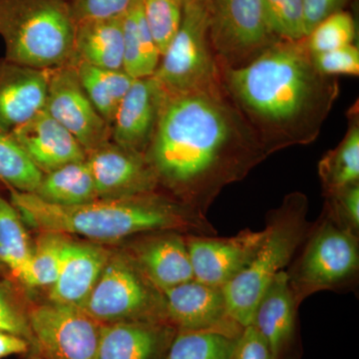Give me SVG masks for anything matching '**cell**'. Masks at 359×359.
<instances>
[{"mask_svg": "<svg viewBox=\"0 0 359 359\" xmlns=\"http://www.w3.org/2000/svg\"><path fill=\"white\" fill-rule=\"evenodd\" d=\"M30 359H40L39 356L35 355V354H32V358Z\"/></svg>", "mask_w": 359, "mask_h": 359, "instance_id": "60d3db41", "label": "cell"}, {"mask_svg": "<svg viewBox=\"0 0 359 359\" xmlns=\"http://www.w3.org/2000/svg\"><path fill=\"white\" fill-rule=\"evenodd\" d=\"M355 37V21L351 13L341 11L316 25L306 41L311 53L316 54L354 44Z\"/></svg>", "mask_w": 359, "mask_h": 359, "instance_id": "1f68e13d", "label": "cell"}, {"mask_svg": "<svg viewBox=\"0 0 359 359\" xmlns=\"http://www.w3.org/2000/svg\"><path fill=\"white\" fill-rule=\"evenodd\" d=\"M98 199H124L156 192L157 175L146 155L113 141L87 153Z\"/></svg>", "mask_w": 359, "mask_h": 359, "instance_id": "5bb4252c", "label": "cell"}, {"mask_svg": "<svg viewBox=\"0 0 359 359\" xmlns=\"http://www.w3.org/2000/svg\"><path fill=\"white\" fill-rule=\"evenodd\" d=\"M44 109L75 137L86 153L111 141V126L82 88L74 61L49 70Z\"/></svg>", "mask_w": 359, "mask_h": 359, "instance_id": "8fae6325", "label": "cell"}, {"mask_svg": "<svg viewBox=\"0 0 359 359\" xmlns=\"http://www.w3.org/2000/svg\"><path fill=\"white\" fill-rule=\"evenodd\" d=\"M100 325L167 321L162 290L151 283L128 250L111 252L95 287L81 309Z\"/></svg>", "mask_w": 359, "mask_h": 359, "instance_id": "ba28073f", "label": "cell"}, {"mask_svg": "<svg viewBox=\"0 0 359 359\" xmlns=\"http://www.w3.org/2000/svg\"><path fill=\"white\" fill-rule=\"evenodd\" d=\"M299 309L287 273L280 271L262 294L250 323L268 344L271 359H302Z\"/></svg>", "mask_w": 359, "mask_h": 359, "instance_id": "9a60e30c", "label": "cell"}, {"mask_svg": "<svg viewBox=\"0 0 359 359\" xmlns=\"http://www.w3.org/2000/svg\"><path fill=\"white\" fill-rule=\"evenodd\" d=\"M304 194H287L282 204L266 215V235L250 264L223 287L233 320L243 327L252 323L262 294L280 271L289 266L311 223Z\"/></svg>", "mask_w": 359, "mask_h": 359, "instance_id": "5b68a950", "label": "cell"}, {"mask_svg": "<svg viewBox=\"0 0 359 359\" xmlns=\"http://www.w3.org/2000/svg\"><path fill=\"white\" fill-rule=\"evenodd\" d=\"M9 191L11 203L25 224L40 231L80 236L99 244L152 231L218 233L205 214L157 191L124 199H96L77 205H53L33 193Z\"/></svg>", "mask_w": 359, "mask_h": 359, "instance_id": "3957f363", "label": "cell"}, {"mask_svg": "<svg viewBox=\"0 0 359 359\" xmlns=\"http://www.w3.org/2000/svg\"><path fill=\"white\" fill-rule=\"evenodd\" d=\"M110 252L99 243L68 238L60 273L49 287V301L81 309L95 287Z\"/></svg>", "mask_w": 359, "mask_h": 359, "instance_id": "d6986e66", "label": "cell"}, {"mask_svg": "<svg viewBox=\"0 0 359 359\" xmlns=\"http://www.w3.org/2000/svg\"><path fill=\"white\" fill-rule=\"evenodd\" d=\"M210 41L219 66L238 68L278 41L269 30L263 0H209Z\"/></svg>", "mask_w": 359, "mask_h": 359, "instance_id": "9c48e42d", "label": "cell"}, {"mask_svg": "<svg viewBox=\"0 0 359 359\" xmlns=\"http://www.w3.org/2000/svg\"><path fill=\"white\" fill-rule=\"evenodd\" d=\"M32 344L22 337L0 332V358L14 354L29 353Z\"/></svg>", "mask_w": 359, "mask_h": 359, "instance_id": "ab89813d", "label": "cell"}, {"mask_svg": "<svg viewBox=\"0 0 359 359\" xmlns=\"http://www.w3.org/2000/svg\"><path fill=\"white\" fill-rule=\"evenodd\" d=\"M33 344L40 359H97L101 325L82 309L49 304L28 309Z\"/></svg>", "mask_w": 359, "mask_h": 359, "instance_id": "30bf717a", "label": "cell"}, {"mask_svg": "<svg viewBox=\"0 0 359 359\" xmlns=\"http://www.w3.org/2000/svg\"><path fill=\"white\" fill-rule=\"evenodd\" d=\"M209 27V0H191L183 4L178 32L152 75L166 95L224 89Z\"/></svg>", "mask_w": 359, "mask_h": 359, "instance_id": "52a82bcc", "label": "cell"}, {"mask_svg": "<svg viewBox=\"0 0 359 359\" xmlns=\"http://www.w3.org/2000/svg\"><path fill=\"white\" fill-rule=\"evenodd\" d=\"M0 332L22 337L33 344L28 309L21 299L15 285L0 276Z\"/></svg>", "mask_w": 359, "mask_h": 359, "instance_id": "836d02e7", "label": "cell"}, {"mask_svg": "<svg viewBox=\"0 0 359 359\" xmlns=\"http://www.w3.org/2000/svg\"><path fill=\"white\" fill-rule=\"evenodd\" d=\"M269 154L224 88L167 95L146 158L159 187L205 215Z\"/></svg>", "mask_w": 359, "mask_h": 359, "instance_id": "6da1fadb", "label": "cell"}, {"mask_svg": "<svg viewBox=\"0 0 359 359\" xmlns=\"http://www.w3.org/2000/svg\"><path fill=\"white\" fill-rule=\"evenodd\" d=\"M74 60L104 69L123 70L124 37L122 18L77 23Z\"/></svg>", "mask_w": 359, "mask_h": 359, "instance_id": "7402d4cb", "label": "cell"}, {"mask_svg": "<svg viewBox=\"0 0 359 359\" xmlns=\"http://www.w3.org/2000/svg\"><path fill=\"white\" fill-rule=\"evenodd\" d=\"M139 0H69L75 23L122 18Z\"/></svg>", "mask_w": 359, "mask_h": 359, "instance_id": "d590c367", "label": "cell"}, {"mask_svg": "<svg viewBox=\"0 0 359 359\" xmlns=\"http://www.w3.org/2000/svg\"><path fill=\"white\" fill-rule=\"evenodd\" d=\"M11 135L43 175L86 160V151L79 142L44 108Z\"/></svg>", "mask_w": 359, "mask_h": 359, "instance_id": "e0dca14e", "label": "cell"}, {"mask_svg": "<svg viewBox=\"0 0 359 359\" xmlns=\"http://www.w3.org/2000/svg\"><path fill=\"white\" fill-rule=\"evenodd\" d=\"M32 241L20 212L0 197V264L25 285L32 254Z\"/></svg>", "mask_w": 359, "mask_h": 359, "instance_id": "4316f807", "label": "cell"}, {"mask_svg": "<svg viewBox=\"0 0 359 359\" xmlns=\"http://www.w3.org/2000/svg\"><path fill=\"white\" fill-rule=\"evenodd\" d=\"M269 30L280 40L306 39L304 0H263Z\"/></svg>", "mask_w": 359, "mask_h": 359, "instance_id": "d6a6232c", "label": "cell"}, {"mask_svg": "<svg viewBox=\"0 0 359 359\" xmlns=\"http://www.w3.org/2000/svg\"><path fill=\"white\" fill-rule=\"evenodd\" d=\"M49 70L0 59V132L14 129L43 109Z\"/></svg>", "mask_w": 359, "mask_h": 359, "instance_id": "ffe728a7", "label": "cell"}, {"mask_svg": "<svg viewBox=\"0 0 359 359\" xmlns=\"http://www.w3.org/2000/svg\"><path fill=\"white\" fill-rule=\"evenodd\" d=\"M348 0H304L306 37L316 25L332 14L344 11Z\"/></svg>", "mask_w": 359, "mask_h": 359, "instance_id": "f35d334b", "label": "cell"}, {"mask_svg": "<svg viewBox=\"0 0 359 359\" xmlns=\"http://www.w3.org/2000/svg\"><path fill=\"white\" fill-rule=\"evenodd\" d=\"M167 320L177 332H214L238 337L223 287L191 280L163 292Z\"/></svg>", "mask_w": 359, "mask_h": 359, "instance_id": "7c38bea8", "label": "cell"}, {"mask_svg": "<svg viewBox=\"0 0 359 359\" xmlns=\"http://www.w3.org/2000/svg\"><path fill=\"white\" fill-rule=\"evenodd\" d=\"M348 115V130L339 145L328 151L318 163L323 195L359 184L358 110Z\"/></svg>", "mask_w": 359, "mask_h": 359, "instance_id": "d4e9b609", "label": "cell"}, {"mask_svg": "<svg viewBox=\"0 0 359 359\" xmlns=\"http://www.w3.org/2000/svg\"><path fill=\"white\" fill-rule=\"evenodd\" d=\"M144 18L162 57L178 32L183 15L179 0H141Z\"/></svg>", "mask_w": 359, "mask_h": 359, "instance_id": "4dcf8cb0", "label": "cell"}, {"mask_svg": "<svg viewBox=\"0 0 359 359\" xmlns=\"http://www.w3.org/2000/svg\"><path fill=\"white\" fill-rule=\"evenodd\" d=\"M78 78L94 107L110 126L135 79L124 70L95 67L74 60Z\"/></svg>", "mask_w": 359, "mask_h": 359, "instance_id": "484cf974", "label": "cell"}, {"mask_svg": "<svg viewBox=\"0 0 359 359\" xmlns=\"http://www.w3.org/2000/svg\"><path fill=\"white\" fill-rule=\"evenodd\" d=\"M238 337L214 332H177L166 359H231Z\"/></svg>", "mask_w": 359, "mask_h": 359, "instance_id": "f546056e", "label": "cell"}, {"mask_svg": "<svg viewBox=\"0 0 359 359\" xmlns=\"http://www.w3.org/2000/svg\"><path fill=\"white\" fill-rule=\"evenodd\" d=\"M313 61L316 69L325 76L359 74V49L354 44L313 54Z\"/></svg>", "mask_w": 359, "mask_h": 359, "instance_id": "8d00e7d4", "label": "cell"}, {"mask_svg": "<svg viewBox=\"0 0 359 359\" xmlns=\"http://www.w3.org/2000/svg\"><path fill=\"white\" fill-rule=\"evenodd\" d=\"M4 269H4V266H2L1 264H0V273H1L2 271H4Z\"/></svg>", "mask_w": 359, "mask_h": 359, "instance_id": "7bdbcfd3", "label": "cell"}, {"mask_svg": "<svg viewBox=\"0 0 359 359\" xmlns=\"http://www.w3.org/2000/svg\"><path fill=\"white\" fill-rule=\"evenodd\" d=\"M176 334L167 321L101 325L97 359H166Z\"/></svg>", "mask_w": 359, "mask_h": 359, "instance_id": "44dd1931", "label": "cell"}, {"mask_svg": "<svg viewBox=\"0 0 359 359\" xmlns=\"http://www.w3.org/2000/svg\"><path fill=\"white\" fill-rule=\"evenodd\" d=\"M76 23L69 0H0L6 58L50 70L74 61Z\"/></svg>", "mask_w": 359, "mask_h": 359, "instance_id": "277c9868", "label": "cell"}, {"mask_svg": "<svg viewBox=\"0 0 359 359\" xmlns=\"http://www.w3.org/2000/svg\"><path fill=\"white\" fill-rule=\"evenodd\" d=\"M266 231H241L229 238L186 235L194 280L224 287L252 261Z\"/></svg>", "mask_w": 359, "mask_h": 359, "instance_id": "4fadbf2b", "label": "cell"}, {"mask_svg": "<svg viewBox=\"0 0 359 359\" xmlns=\"http://www.w3.org/2000/svg\"><path fill=\"white\" fill-rule=\"evenodd\" d=\"M166 96L154 77L135 79L116 112L111 141L146 155Z\"/></svg>", "mask_w": 359, "mask_h": 359, "instance_id": "2e32d148", "label": "cell"}, {"mask_svg": "<svg viewBox=\"0 0 359 359\" xmlns=\"http://www.w3.org/2000/svg\"><path fill=\"white\" fill-rule=\"evenodd\" d=\"M124 37V67L133 78L152 76L161 60L159 49L144 18L142 1L139 0L122 18Z\"/></svg>", "mask_w": 359, "mask_h": 359, "instance_id": "603a6c76", "label": "cell"}, {"mask_svg": "<svg viewBox=\"0 0 359 359\" xmlns=\"http://www.w3.org/2000/svg\"><path fill=\"white\" fill-rule=\"evenodd\" d=\"M33 194L45 202L59 205H77L98 199L86 160L44 174Z\"/></svg>", "mask_w": 359, "mask_h": 359, "instance_id": "cb8c5ba5", "label": "cell"}, {"mask_svg": "<svg viewBox=\"0 0 359 359\" xmlns=\"http://www.w3.org/2000/svg\"><path fill=\"white\" fill-rule=\"evenodd\" d=\"M224 91L269 156L316 140L339 84L313 65L306 39L278 40L249 65L219 66Z\"/></svg>", "mask_w": 359, "mask_h": 359, "instance_id": "7a4b0ae2", "label": "cell"}, {"mask_svg": "<svg viewBox=\"0 0 359 359\" xmlns=\"http://www.w3.org/2000/svg\"><path fill=\"white\" fill-rule=\"evenodd\" d=\"M68 236L43 231L32 247L26 287H50L57 280Z\"/></svg>", "mask_w": 359, "mask_h": 359, "instance_id": "83f0119b", "label": "cell"}, {"mask_svg": "<svg viewBox=\"0 0 359 359\" xmlns=\"http://www.w3.org/2000/svg\"><path fill=\"white\" fill-rule=\"evenodd\" d=\"M180 2H182V4H186V2L191 1V0H179Z\"/></svg>", "mask_w": 359, "mask_h": 359, "instance_id": "b9f144b4", "label": "cell"}, {"mask_svg": "<svg viewBox=\"0 0 359 359\" xmlns=\"http://www.w3.org/2000/svg\"><path fill=\"white\" fill-rule=\"evenodd\" d=\"M42 176L13 137L0 132V181L9 190L34 193Z\"/></svg>", "mask_w": 359, "mask_h": 359, "instance_id": "f1b7e54d", "label": "cell"}, {"mask_svg": "<svg viewBox=\"0 0 359 359\" xmlns=\"http://www.w3.org/2000/svg\"><path fill=\"white\" fill-rule=\"evenodd\" d=\"M323 196V212L342 230L359 237V184Z\"/></svg>", "mask_w": 359, "mask_h": 359, "instance_id": "e575fe53", "label": "cell"}, {"mask_svg": "<svg viewBox=\"0 0 359 359\" xmlns=\"http://www.w3.org/2000/svg\"><path fill=\"white\" fill-rule=\"evenodd\" d=\"M285 273L299 306L323 290H354L359 278V237L342 230L321 212Z\"/></svg>", "mask_w": 359, "mask_h": 359, "instance_id": "8992f818", "label": "cell"}, {"mask_svg": "<svg viewBox=\"0 0 359 359\" xmlns=\"http://www.w3.org/2000/svg\"><path fill=\"white\" fill-rule=\"evenodd\" d=\"M186 235L176 231H152L127 250L151 283L162 292L194 280Z\"/></svg>", "mask_w": 359, "mask_h": 359, "instance_id": "ac0fdd59", "label": "cell"}, {"mask_svg": "<svg viewBox=\"0 0 359 359\" xmlns=\"http://www.w3.org/2000/svg\"><path fill=\"white\" fill-rule=\"evenodd\" d=\"M231 359H271L268 344L254 325L244 327Z\"/></svg>", "mask_w": 359, "mask_h": 359, "instance_id": "74e56055", "label": "cell"}]
</instances>
